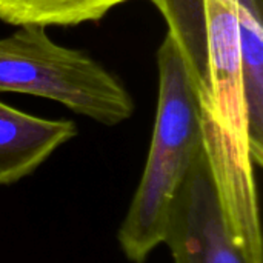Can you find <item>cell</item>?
I'll return each mask as SVG.
<instances>
[{
    "mask_svg": "<svg viewBox=\"0 0 263 263\" xmlns=\"http://www.w3.org/2000/svg\"><path fill=\"white\" fill-rule=\"evenodd\" d=\"M163 243L174 263H250L230 233L205 148L177 188Z\"/></svg>",
    "mask_w": 263,
    "mask_h": 263,
    "instance_id": "obj_4",
    "label": "cell"
},
{
    "mask_svg": "<svg viewBox=\"0 0 263 263\" xmlns=\"http://www.w3.org/2000/svg\"><path fill=\"white\" fill-rule=\"evenodd\" d=\"M168 23L200 99L202 117L234 156L251 160L242 86L239 0H149Z\"/></svg>",
    "mask_w": 263,
    "mask_h": 263,
    "instance_id": "obj_2",
    "label": "cell"
},
{
    "mask_svg": "<svg viewBox=\"0 0 263 263\" xmlns=\"http://www.w3.org/2000/svg\"><path fill=\"white\" fill-rule=\"evenodd\" d=\"M159 99L149 153L117 239L125 257L145 263L165 240L168 213L188 168L203 149L199 91L166 32L159 51Z\"/></svg>",
    "mask_w": 263,
    "mask_h": 263,
    "instance_id": "obj_1",
    "label": "cell"
},
{
    "mask_svg": "<svg viewBox=\"0 0 263 263\" xmlns=\"http://www.w3.org/2000/svg\"><path fill=\"white\" fill-rule=\"evenodd\" d=\"M128 0H0V20L15 26H76L99 22Z\"/></svg>",
    "mask_w": 263,
    "mask_h": 263,
    "instance_id": "obj_6",
    "label": "cell"
},
{
    "mask_svg": "<svg viewBox=\"0 0 263 263\" xmlns=\"http://www.w3.org/2000/svg\"><path fill=\"white\" fill-rule=\"evenodd\" d=\"M76 136L72 120L42 119L0 100V186L32 174Z\"/></svg>",
    "mask_w": 263,
    "mask_h": 263,
    "instance_id": "obj_5",
    "label": "cell"
},
{
    "mask_svg": "<svg viewBox=\"0 0 263 263\" xmlns=\"http://www.w3.org/2000/svg\"><path fill=\"white\" fill-rule=\"evenodd\" d=\"M0 92L54 100L108 126L134 112L131 94L114 74L83 51L55 43L46 28L35 25L0 37Z\"/></svg>",
    "mask_w": 263,
    "mask_h": 263,
    "instance_id": "obj_3",
    "label": "cell"
}]
</instances>
